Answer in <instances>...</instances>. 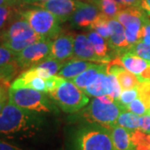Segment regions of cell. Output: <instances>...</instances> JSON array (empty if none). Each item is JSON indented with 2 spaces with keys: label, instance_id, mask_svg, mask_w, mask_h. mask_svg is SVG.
I'll return each instance as SVG.
<instances>
[{
  "label": "cell",
  "instance_id": "obj_1",
  "mask_svg": "<svg viewBox=\"0 0 150 150\" xmlns=\"http://www.w3.org/2000/svg\"><path fill=\"white\" fill-rule=\"evenodd\" d=\"M38 113L8 102L0 112V134L8 138L33 136L43 125Z\"/></svg>",
  "mask_w": 150,
  "mask_h": 150
},
{
  "label": "cell",
  "instance_id": "obj_2",
  "mask_svg": "<svg viewBox=\"0 0 150 150\" xmlns=\"http://www.w3.org/2000/svg\"><path fill=\"white\" fill-rule=\"evenodd\" d=\"M126 110L109 95L95 97L82 112V117L91 124H97L111 129L121 112Z\"/></svg>",
  "mask_w": 150,
  "mask_h": 150
},
{
  "label": "cell",
  "instance_id": "obj_3",
  "mask_svg": "<svg viewBox=\"0 0 150 150\" xmlns=\"http://www.w3.org/2000/svg\"><path fill=\"white\" fill-rule=\"evenodd\" d=\"M8 102L18 107L37 112H51L56 110L55 106L46 96L45 93L33 88H8Z\"/></svg>",
  "mask_w": 150,
  "mask_h": 150
},
{
  "label": "cell",
  "instance_id": "obj_4",
  "mask_svg": "<svg viewBox=\"0 0 150 150\" xmlns=\"http://www.w3.org/2000/svg\"><path fill=\"white\" fill-rule=\"evenodd\" d=\"M19 13L34 32L45 38L54 39L61 33V22L49 11L31 5L29 8L20 10Z\"/></svg>",
  "mask_w": 150,
  "mask_h": 150
},
{
  "label": "cell",
  "instance_id": "obj_5",
  "mask_svg": "<svg viewBox=\"0 0 150 150\" xmlns=\"http://www.w3.org/2000/svg\"><path fill=\"white\" fill-rule=\"evenodd\" d=\"M75 150H114L110 129L93 124L82 128L74 137Z\"/></svg>",
  "mask_w": 150,
  "mask_h": 150
},
{
  "label": "cell",
  "instance_id": "obj_6",
  "mask_svg": "<svg viewBox=\"0 0 150 150\" xmlns=\"http://www.w3.org/2000/svg\"><path fill=\"white\" fill-rule=\"evenodd\" d=\"M48 94L64 112L69 113L79 111L89 103L85 93L69 79Z\"/></svg>",
  "mask_w": 150,
  "mask_h": 150
},
{
  "label": "cell",
  "instance_id": "obj_7",
  "mask_svg": "<svg viewBox=\"0 0 150 150\" xmlns=\"http://www.w3.org/2000/svg\"><path fill=\"white\" fill-rule=\"evenodd\" d=\"M52 39H43L33 43L17 54L16 64L21 69H28L48 59L52 46Z\"/></svg>",
  "mask_w": 150,
  "mask_h": 150
},
{
  "label": "cell",
  "instance_id": "obj_8",
  "mask_svg": "<svg viewBox=\"0 0 150 150\" xmlns=\"http://www.w3.org/2000/svg\"><path fill=\"white\" fill-rule=\"evenodd\" d=\"M82 4L83 2L79 0H48L34 3L30 5L38 7L51 12L59 18L61 23H64L70 20L75 11Z\"/></svg>",
  "mask_w": 150,
  "mask_h": 150
},
{
  "label": "cell",
  "instance_id": "obj_9",
  "mask_svg": "<svg viewBox=\"0 0 150 150\" xmlns=\"http://www.w3.org/2000/svg\"><path fill=\"white\" fill-rule=\"evenodd\" d=\"M37 34L30 24L19 13V15L11 23L8 27L2 33H0V38L2 42L23 41L34 37Z\"/></svg>",
  "mask_w": 150,
  "mask_h": 150
},
{
  "label": "cell",
  "instance_id": "obj_10",
  "mask_svg": "<svg viewBox=\"0 0 150 150\" xmlns=\"http://www.w3.org/2000/svg\"><path fill=\"white\" fill-rule=\"evenodd\" d=\"M74 37L71 34L59 33L52 42L51 51L48 58L67 62L74 56Z\"/></svg>",
  "mask_w": 150,
  "mask_h": 150
},
{
  "label": "cell",
  "instance_id": "obj_11",
  "mask_svg": "<svg viewBox=\"0 0 150 150\" xmlns=\"http://www.w3.org/2000/svg\"><path fill=\"white\" fill-rule=\"evenodd\" d=\"M108 25L110 29V37L108 42L116 57H119L128 52L132 45H130L127 41L124 27L115 18L109 19Z\"/></svg>",
  "mask_w": 150,
  "mask_h": 150
},
{
  "label": "cell",
  "instance_id": "obj_12",
  "mask_svg": "<svg viewBox=\"0 0 150 150\" xmlns=\"http://www.w3.org/2000/svg\"><path fill=\"white\" fill-rule=\"evenodd\" d=\"M100 11L95 4L90 2L81 4L70 18L72 26L83 29H90L93 23L100 14Z\"/></svg>",
  "mask_w": 150,
  "mask_h": 150
},
{
  "label": "cell",
  "instance_id": "obj_13",
  "mask_svg": "<svg viewBox=\"0 0 150 150\" xmlns=\"http://www.w3.org/2000/svg\"><path fill=\"white\" fill-rule=\"evenodd\" d=\"M74 57L75 59L86 60V61L106 64L103 61L101 58H99L97 55L94 48L88 37L83 33L77 34L74 37Z\"/></svg>",
  "mask_w": 150,
  "mask_h": 150
},
{
  "label": "cell",
  "instance_id": "obj_14",
  "mask_svg": "<svg viewBox=\"0 0 150 150\" xmlns=\"http://www.w3.org/2000/svg\"><path fill=\"white\" fill-rule=\"evenodd\" d=\"M97 64H100V63H94L91 61H86V60L74 58L65 63L64 67L58 73V75L66 79L71 80L88 69L96 65Z\"/></svg>",
  "mask_w": 150,
  "mask_h": 150
},
{
  "label": "cell",
  "instance_id": "obj_15",
  "mask_svg": "<svg viewBox=\"0 0 150 150\" xmlns=\"http://www.w3.org/2000/svg\"><path fill=\"white\" fill-rule=\"evenodd\" d=\"M114 150H135L131 130L115 125L110 129Z\"/></svg>",
  "mask_w": 150,
  "mask_h": 150
},
{
  "label": "cell",
  "instance_id": "obj_16",
  "mask_svg": "<svg viewBox=\"0 0 150 150\" xmlns=\"http://www.w3.org/2000/svg\"><path fill=\"white\" fill-rule=\"evenodd\" d=\"M88 37L91 41L97 55L101 58L104 63L110 61L112 59V55H115L107 39L98 34L96 31L90 30L88 33Z\"/></svg>",
  "mask_w": 150,
  "mask_h": 150
},
{
  "label": "cell",
  "instance_id": "obj_17",
  "mask_svg": "<svg viewBox=\"0 0 150 150\" xmlns=\"http://www.w3.org/2000/svg\"><path fill=\"white\" fill-rule=\"evenodd\" d=\"M103 71H106V64H97L71 79V81L83 91Z\"/></svg>",
  "mask_w": 150,
  "mask_h": 150
},
{
  "label": "cell",
  "instance_id": "obj_18",
  "mask_svg": "<svg viewBox=\"0 0 150 150\" xmlns=\"http://www.w3.org/2000/svg\"><path fill=\"white\" fill-rule=\"evenodd\" d=\"M119 57L122 60L125 69L129 72L133 73L136 76L141 74V73L150 64L149 61L129 52H126Z\"/></svg>",
  "mask_w": 150,
  "mask_h": 150
},
{
  "label": "cell",
  "instance_id": "obj_19",
  "mask_svg": "<svg viewBox=\"0 0 150 150\" xmlns=\"http://www.w3.org/2000/svg\"><path fill=\"white\" fill-rule=\"evenodd\" d=\"M88 2L95 4L100 13L109 18H114L118 12L125 8L116 0H88Z\"/></svg>",
  "mask_w": 150,
  "mask_h": 150
},
{
  "label": "cell",
  "instance_id": "obj_20",
  "mask_svg": "<svg viewBox=\"0 0 150 150\" xmlns=\"http://www.w3.org/2000/svg\"><path fill=\"white\" fill-rule=\"evenodd\" d=\"M20 10L15 5L0 6V33L19 15Z\"/></svg>",
  "mask_w": 150,
  "mask_h": 150
},
{
  "label": "cell",
  "instance_id": "obj_21",
  "mask_svg": "<svg viewBox=\"0 0 150 150\" xmlns=\"http://www.w3.org/2000/svg\"><path fill=\"white\" fill-rule=\"evenodd\" d=\"M140 124V116L130 112L128 110H124L121 112L118 116L116 125L123 127L129 130H136L139 129Z\"/></svg>",
  "mask_w": 150,
  "mask_h": 150
},
{
  "label": "cell",
  "instance_id": "obj_22",
  "mask_svg": "<svg viewBox=\"0 0 150 150\" xmlns=\"http://www.w3.org/2000/svg\"><path fill=\"white\" fill-rule=\"evenodd\" d=\"M116 77L122 88V91L138 87L140 83L138 77L127 69L121 71L119 74L116 75Z\"/></svg>",
  "mask_w": 150,
  "mask_h": 150
},
{
  "label": "cell",
  "instance_id": "obj_23",
  "mask_svg": "<svg viewBox=\"0 0 150 150\" xmlns=\"http://www.w3.org/2000/svg\"><path fill=\"white\" fill-rule=\"evenodd\" d=\"M109 19H110L109 18L103 15V13H100L95 19V21L93 23L90 30L96 31L102 37L108 40L110 37V29H109V25H108Z\"/></svg>",
  "mask_w": 150,
  "mask_h": 150
},
{
  "label": "cell",
  "instance_id": "obj_24",
  "mask_svg": "<svg viewBox=\"0 0 150 150\" xmlns=\"http://www.w3.org/2000/svg\"><path fill=\"white\" fill-rule=\"evenodd\" d=\"M135 150H150V134H145L139 129L131 131Z\"/></svg>",
  "mask_w": 150,
  "mask_h": 150
},
{
  "label": "cell",
  "instance_id": "obj_25",
  "mask_svg": "<svg viewBox=\"0 0 150 150\" xmlns=\"http://www.w3.org/2000/svg\"><path fill=\"white\" fill-rule=\"evenodd\" d=\"M43 39H46V38H43V36H40V35L37 34L36 36L31 38L29 39H27V40H23V41H4V42H2V44L4 46H5L6 48H9L10 50L18 54L20 51H22L23 49H24L26 47L29 46L30 44L36 43L39 40H43Z\"/></svg>",
  "mask_w": 150,
  "mask_h": 150
},
{
  "label": "cell",
  "instance_id": "obj_26",
  "mask_svg": "<svg viewBox=\"0 0 150 150\" xmlns=\"http://www.w3.org/2000/svg\"><path fill=\"white\" fill-rule=\"evenodd\" d=\"M65 63L66 62H60L57 59L48 58V59L43 60V62H41L40 64H38L37 65L47 70L48 73L51 74V76H54V75L59 73L60 69L64 67Z\"/></svg>",
  "mask_w": 150,
  "mask_h": 150
},
{
  "label": "cell",
  "instance_id": "obj_27",
  "mask_svg": "<svg viewBox=\"0 0 150 150\" xmlns=\"http://www.w3.org/2000/svg\"><path fill=\"white\" fill-rule=\"evenodd\" d=\"M138 97H139V89L138 87H135L130 89L123 90L118 98V99H116V101L126 109V106L131 102H133Z\"/></svg>",
  "mask_w": 150,
  "mask_h": 150
},
{
  "label": "cell",
  "instance_id": "obj_28",
  "mask_svg": "<svg viewBox=\"0 0 150 150\" xmlns=\"http://www.w3.org/2000/svg\"><path fill=\"white\" fill-rule=\"evenodd\" d=\"M128 52L132 53L150 62V44L139 42V43L132 45V47Z\"/></svg>",
  "mask_w": 150,
  "mask_h": 150
},
{
  "label": "cell",
  "instance_id": "obj_29",
  "mask_svg": "<svg viewBox=\"0 0 150 150\" xmlns=\"http://www.w3.org/2000/svg\"><path fill=\"white\" fill-rule=\"evenodd\" d=\"M126 110L134 112L139 116H142V115L147 114L148 108H147V106L144 102L139 97H138L133 102H131L126 106Z\"/></svg>",
  "mask_w": 150,
  "mask_h": 150
},
{
  "label": "cell",
  "instance_id": "obj_30",
  "mask_svg": "<svg viewBox=\"0 0 150 150\" xmlns=\"http://www.w3.org/2000/svg\"><path fill=\"white\" fill-rule=\"evenodd\" d=\"M125 69H126L123 66V62L120 59V57H116L106 63V74H113L116 76L121 71Z\"/></svg>",
  "mask_w": 150,
  "mask_h": 150
},
{
  "label": "cell",
  "instance_id": "obj_31",
  "mask_svg": "<svg viewBox=\"0 0 150 150\" xmlns=\"http://www.w3.org/2000/svg\"><path fill=\"white\" fill-rule=\"evenodd\" d=\"M16 56V53L6 48L3 44H0V66L15 62Z\"/></svg>",
  "mask_w": 150,
  "mask_h": 150
},
{
  "label": "cell",
  "instance_id": "obj_32",
  "mask_svg": "<svg viewBox=\"0 0 150 150\" xmlns=\"http://www.w3.org/2000/svg\"><path fill=\"white\" fill-rule=\"evenodd\" d=\"M65 80L66 79L59 75H54L45 79V93L55 91Z\"/></svg>",
  "mask_w": 150,
  "mask_h": 150
},
{
  "label": "cell",
  "instance_id": "obj_33",
  "mask_svg": "<svg viewBox=\"0 0 150 150\" xmlns=\"http://www.w3.org/2000/svg\"><path fill=\"white\" fill-rule=\"evenodd\" d=\"M139 97L144 102L149 109L150 108V81L140 82L138 86Z\"/></svg>",
  "mask_w": 150,
  "mask_h": 150
},
{
  "label": "cell",
  "instance_id": "obj_34",
  "mask_svg": "<svg viewBox=\"0 0 150 150\" xmlns=\"http://www.w3.org/2000/svg\"><path fill=\"white\" fill-rule=\"evenodd\" d=\"M141 42L150 44V19L149 18L145 21L142 28V37Z\"/></svg>",
  "mask_w": 150,
  "mask_h": 150
},
{
  "label": "cell",
  "instance_id": "obj_35",
  "mask_svg": "<svg viewBox=\"0 0 150 150\" xmlns=\"http://www.w3.org/2000/svg\"><path fill=\"white\" fill-rule=\"evenodd\" d=\"M139 130L145 134H150V115L144 114L140 116Z\"/></svg>",
  "mask_w": 150,
  "mask_h": 150
},
{
  "label": "cell",
  "instance_id": "obj_36",
  "mask_svg": "<svg viewBox=\"0 0 150 150\" xmlns=\"http://www.w3.org/2000/svg\"><path fill=\"white\" fill-rule=\"evenodd\" d=\"M139 82H144V81H150V64L145 69L141 74L137 76Z\"/></svg>",
  "mask_w": 150,
  "mask_h": 150
},
{
  "label": "cell",
  "instance_id": "obj_37",
  "mask_svg": "<svg viewBox=\"0 0 150 150\" xmlns=\"http://www.w3.org/2000/svg\"><path fill=\"white\" fill-rule=\"evenodd\" d=\"M139 7L144 11L150 18V0H140Z\"/></svg>",
  "mask_w": 150,
  "mask_h": 150
},
{
  "label": "cell",
  "instance_id": "obj_38",
  "mask_svg": "<svg viewBox=\"0 0 150 150\" xmlns=\"http://www.w3.org/2000/svg\"><path fill=\"white\" fill-rule=\"evenodd\" d=\"M119 3L124 7H139L140 0H119Z\"/></svg>",
  "mask_w": 150,
  "mask_h": 150
},
{
  "label": "cell",
  "instance_id": "obj_39",
  "mask_svg": "<svg viewBox=\"0 0 150 150\" xmlns=\"http://www.w3.org/2000/svg\"><path fill=\"white\" fill-rule=\"evenodd\" d=\"M0 150H23L14 145H12L7 142L0 140Z\"/></svg>",
  "mask_w": 150,
  "mask_h": 150
},
{
  "label": "cell",
  "instance_id": "obj_40",
  "mask_svg": "<svg viewBox=\"0 0 150 150\" xmlns=\"http://www.w3.org/2000/svg\"><path fill=\"white\" fill-rule=\"evenodd\" d=\"M8 95H4V96L3 97H0V112H2L3 108L7 104V103L8 102Z\"/></svg>",
  "mask_w": 150,
  "mask_h": 150
},
{
  "label": "cell",
  "instance_id": "obj_41",
  "mask_svg": "<svg viewBox=\"0 0 150 150\" xmlns=\"http://www.w3.org/2000/svg\"><path fill=\"white\" fill-rule=\"evenodd\" d=\"M18 2V0H0V6L15 5Z\"/></svg>",
  "mask_w": 150,
  "mask_h": 150
},
{
  "label": "cell",
  "instance_id": "obj_42",
  "mask_svg": "<svg viewBox=\"0 0 150 150\" xmlns=\"http://www.w3.org/2000/svg\"><path fill=\"white\" fill-rule=\"evenodd\" d=\"M23 3L27 4H32L34 3H38V2H44V1H48V0H22Z\"/></svg>",
  "mask_w": 150,
  "mask_h": 150
},
{
  "label": "cell",
  "instance_id": "obj_43",
  "mask_svg": "<svg viewBox=\"0 0 150 150\" xmlns=\"http://www.w3.org/2000/svg\"><path fill=\"white\" fill-rule=\"evenodd\" d=\"M147 114H149V115H150V108L148 109V111H147Z\"/></svg>",
  "mask_w": 150,
  "mask_h": 150
},
{
  "label": "cell",
  "instance_id": "obj_44",
  "mask_svg": "<svg viewBox=\"0 0 150 150\" xmlns=\"http://www.w3.org/2000/svg\"><path fill=\"white\" fill-rule=\"evenodd\" d=\"M149 63H150V62H149Z\"/></svg>",
  "mask_w": 150,
  "mask_h": 150
}]
</instances>
